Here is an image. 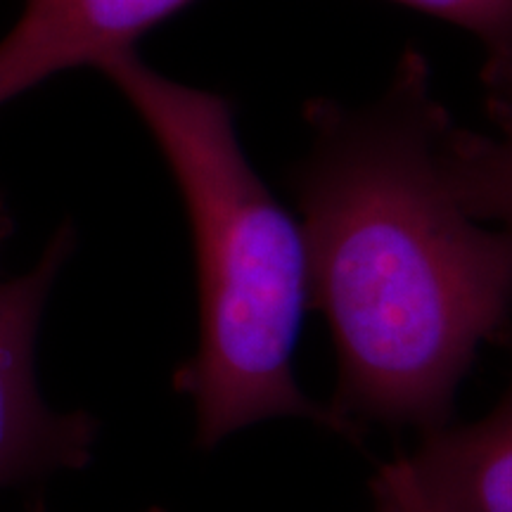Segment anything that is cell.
Listing matches in <instances>:
<instances>
[{
    "mask_svg": "<svg viewBox=\"0 0 512 512\" xmlns=\"http://www.w3.org/2000/svg\"><path fill=\"white\" fill-rule=\"evenodd\" d=\"M304 119L309 150L290 183L311 304L337 349L332 418L344 437L358 422L439 430L479 347L508 339L512 226H484L448 192L453 121L420 50L377 98H316Z\"/></svg>",
    "mask_w": 512,
    "mask_h": 512,
    "instance_id": "6da1fadb",
    "label": "cell"
},
{
    "mask_svg": "<svg viewBox=\"0 0 512 512\" xmlns=\"http://www.w3.org/2000/svg\"><path fill=\"white\" fill-rule=\"evenodd\" d=\"M100 72L155 138L188 214L200 342L174 384L192 403L197 444L214 448L273 418H304L342 434L294 375L311 304L302 226L247 159L230 102L169 79L136 50Z\"/></svg>",
    "mask_w": 512,
    "mask_h": 512,
    "instance_id": "7a4b0ae2",
    "label": "cell"
},
{
    "mask_svg": "<svg viewBox=\"0 0 512 512\" xmlns=\"http://www.w3.org/2000/svg\"><path fill=\"white\" fill-rule=\"evenodd\" d=\"M69 252L72 228H60L31 271L0 285V489L81 470L98 439L91 415L50 408L36 380L41 316Z\"/></svg>",
    "mask_w": 512,
    "mask_h": 512,
    "instance_id": "3957f363",
    "label": "cell"
},
{
    "mask_svg": "<svg viewBox=\"0 0 512 512\" xmlns=\"http://www.w3.org/2000/svg\"><path fill=\"white\" fill-rule=\"evenodd\" d=\"M373 491L384 512H512V377L494 411L422 434L380 467Z\"/></svg>",
    "mask_w": 512,
    "mask_h": 512,
    "instance_id": "277c9868",
    "label": "cell"
},
{
    "mask_svg": "<svg viewBox=\"0 0 512 512\" xmlns=\"http://www.w3.org/2000/svg\"><path fill=\"white\" fill-rule=\"evenodd\" d=\"M192 0H24L0 38V105L74 67H102L136 50Z\"/></svg>",
    "mask_w": 512,
    "mask_h": 512,
    "instance_id": "5b68a950",
    "label": "cell"
},
{
    "mask_svg": "<svg viewBox=\"0 0 512 512\" xmlns=\"http://www.w3.org/2000/svg\"><path fill=\"white\" fill-rule=\"evenodd\" d=\"M486 107L494 131L451 124L441 143V171L465 214L512 226V102L486 100Z\"/></svg>",
    "mask_w": 512,
    "mask_h": 512,
    "instance_id": "8992f818",
    "label": "cell"
},
{
    "mask_svg": "<svg viewBox=\"0 0 512 512\" xmlns=\"http://www.w3.org/2000/svg\"><path fill=\"white\" fill-rule=\"evenodd\" d=\"M444 19L470 34L484 50L486 100L512 98V0H394Z\"/></svg>",
    "mask_w": 512,
    "mask_h": 512,
    "instance_id": "52a82bcc",
    "label": "cell"
},
{
    "mask_svg": "<svg viewBox=\"0 0 512 512\" xmlns=\"http://www.w3.org/2000/svg\"><path fill=\"white\" fill-rule=\"evenodd\" d=\"M31 512H46V510H43V505H41V503H36L34 508H31Z\"/></svg>",
    "mask_w": 512,
    "mask_h": 512,
    "instance_id": "ba28073f",
    "label": "cell"
},
{
    "mask_svg": "<svg viewBox=\"0 0 512 512\" xmlns=\"http://www.w3.org/2000/svg\"><path fill=\"white\" fill-rule=\"evenodd\" d=\"M505 102H512V98H508V100H505Z\"/></svg>",
    "mask_w": 512,
    "mask_h": 512,
    "instance_id": "9c48e42d",
    "label": "cell"
},
{
    "mask_svg": "<svg viewBox=\"0 0 512 512\" xmlns=\"http://www.w3.org/2000/svg\"><path fill=\"white\" fill-rule=\"evenodd\" d=\"M377 512H382V510H377Z\"/></svg>",
    "mask_w": 512,
    "mask_h": 512,
    "instance_id": "30bf717a",
    "label": "cell"
}]
</instances>
